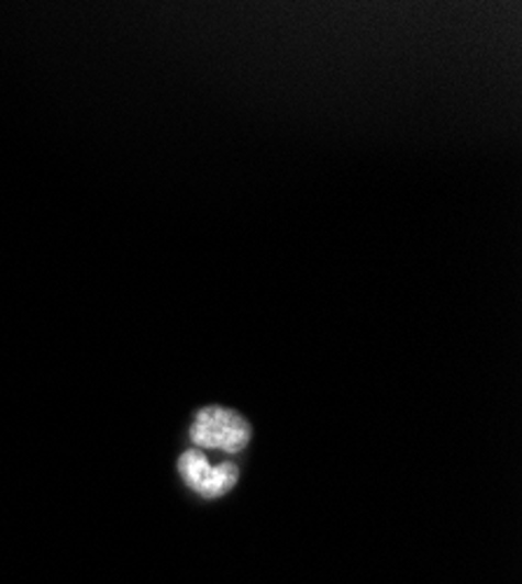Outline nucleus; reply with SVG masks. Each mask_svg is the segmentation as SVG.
<instances>
[{"label": "nucleus", "instance_id": "nucleus-2", "mask_svg": "<svg viewBox=\"0 0 522 584\" xmlns=\"http://www.w3.org/2000/svg\"><path fill=\"white\" fill-rule=\"evenodd\" d=\"M178 472H181L184 482L204 498H219L237 484L240 470L235 463H221L211 465L207 456L200 449L186 451L178 459Z\"/></svg>", "mask_w": 522, "mask_h": 584}, {"label": "nucleus", "instance_id": "nucleus-1", "mask_svg": "<svg viewBox=\"0 0 522 584\" xmlns=\"http://www.w3.org/2000/svg\"><path fill=\"white\" fill-rule=\"evenodd\" d=\"M190 440L200 449L235 456L246 449L251 440V428L246 418H242L237 412L225 407H204L195 416Z\"/></svg>", "mask_w": 522, "mask_h": 584}]
</instances>
